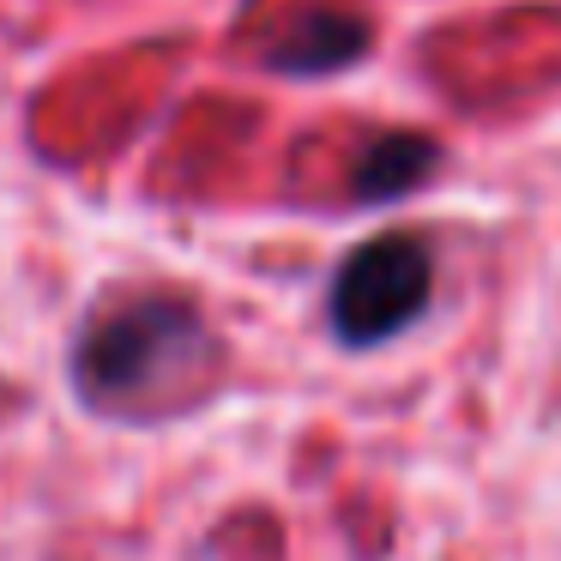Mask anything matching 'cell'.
Instances as JSON below:
<instances>
[{
    "label": "cell",
    "instance_id": "obj_1",
    "mask_svg": "<svg viewBox=\"0 0 561 561\" xmlns=\"http://www.w3.org/2000/svg\"><path fill=\"white\" fill-rule=\"evenodd\" d=\"M230 375L224 332L175 290H115L91 308L73 344V392L110 423H175Z\"/></svg>",
    "mask_w": 561,
    "mask_h": 561
},
{
    "label": "cell",
    "instance_id": "obj_4",
    "mask_svg": "<svg viewBox=\"0 0 561 561\" xmlns=\"http://www.w3.org/2000/svg\"><path fill=\"white\" fill-rule=\"evenodd\" d=\"M435 170H440V146L428 134H375L351 163V194L363 206H392V199L416 194Z\"/></svg>",
    "mask_w": 561,
    "mask_h": 561
},
{
    "label": "cell",
    "instance_id": "obj_2",
    "mask_svg": "<svg viewBox=\"0 0 561 561\" xmlns=\"http://www.w3.org/2000/svg\"><path fill=\"white\" fill-rule=\"evenodd\" d=\"M428 296H435V254H428L423 236L404 230L368 236L332 272L327 290L332 339L351 344V351H375V344L411 332L428 314Z\"/></svg>",
    "mask_w": 561,
    "mask_h": 561
},
{
    "label": "cell",
    "instance_id": "obj_3",
    "mask_svg": "<svg viewBox=\"0 0 561 561\" xmlns=\"http://www.w3.org/2000/svg\"><path fill=\"white\" fill-rule=\"evenodd\" d=\"M368 43H375V25L363 13H351V7H308L266 49V67L284 79H327L363 61Z\"/></svg>",
    "mask_w": 561,
    "mask_h": 561
}]
</instances>
